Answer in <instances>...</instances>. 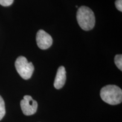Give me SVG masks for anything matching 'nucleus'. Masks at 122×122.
<instances>
[{"label": "nucleus", "mask_w": 122, "mask_h": 122, "mask_svg": "<svg viewBox=\"0 0 122 122\" xmlns=\"http://www.w3.org/2000/svg\"><path fill=\"white\" fill-rule=\"evenodd\" d=\"M76 19L79 26L84 30H92L95 25L96 18L93 11L85 6H82L78 9Z\"/></svg>", "instance_id": "obj_1"}, {"label": "nucleus", "mask_w": 122, "mask_h": 122, "mask_svg": "<svg viewBox=\"0 0 122 122\" xmlns=\"http://www.w3.org/2000/svg\"><path fill=\"white\" fill-rule=\"evenodd\" d=\"M100 96L103 101L109 105H118L122 102V91L115 85H107L102 88Z\"/></svg>", "instance_id": "obj_2"}, {"label": "nucleus", "mask_w": 122, "mask_h": 122, "mask_svg": "<svg viewBox=\"0 0 122 122\" xmlns=\"http://www.w3.org/2000/svg\"><path fill=\"white\" fill-rule=\"evenodd\" d=\"M15 66L19 75L24 80H28L32 75L35 67L32 62H28L23 56H19L15 62Z\"/></svg>", "instance_id": "obj_3"}, {"label": "nucleus", "mask_w": 122, "mask_h": 122, "mask_svg": "<svg viewBox=\"0 0 122 122\" xmlns=\"http://www.w3.org/2000/svg\"><path fill=\"white\" fill-rule=\"evenodd\" d=\"M20 107L22 110L25 115H33L37 111L38 103L36 101L33 100L30 96L25 95L20 101Z\"/></svg>", "instance_id": "obj_4"}, {"label": "nucleus", "mask_w": 122, "mask_h": 122, "mask_svg": "<svg viewBox=\"0 0 122 122\" xmlns=\"http://www.w3.org/2000/svg\"><path fill=\"white\" fill-rule=\"evenodd\" d=\"M36 42L40 49L46 50L52 45L53 39L45 30H40L36 34Z\"/></svg>", "instance_id": "obj_5"}, {"label": "nucleus", "mask_w": 122, "mask_h": 122, "mask_svg": "<svg viewBox=\"0 0 122 122\" xmlns=\"http://www.w3.org/2000/svg\"><path fill=\"white\" fill-rule=\"evenodd\" d=\"M66 80V71L65 67H59L58 69L56 78L54 82V86L57 89H61L65 85Z\"/></svg>", "instance_id": "obj_6"}, {"label": "nucleus", "mask_w": 122, "mask_h": 122, "mask_svg": "<svg viewBox=\"0 0 122 122\" xmlns=\"http://www.w3.org/2000/svg\"><path fill=\"white\" fill-rule=\"evenodd\" d=\"M6 114L5 105L4 100L2 97L0 96V120L2 119Z\"/></svg>", "instance_id": "obj_7"}, {"label": "nucleus", "mask_w": 122, "mask_h": 122, "mask_svg": "<svg viewBox=\"0 0 122 122\" xmlns=\"http://www.w3.org/2000/svg\"><path fill=\"white\" fill-rule=\"evenodd\" d=\"M114 62L120 71L122 70V54H117L114 58Z\"/></svg>", "instance_id": "obj_8"}, {"label": "nucleus", "mask_w": 122, "mask_h": 122, "mask_svg": "<svg viewBox=\"0 0 122 122\" xmlns=\"http://www.w3.org/2000/svg\"><path fill=\"white\" fill-rule=\"evenodd\" d=\"M14 2V0H0V5L3 6H9L11 5Z\"/></svg>", "instance_id": "obj_9"}, {"label": "nucleus", "mask_w": 122, "mask_h": 122, "mask_svg": "<svg viewBox=\"0 0 122 122\" xmlns=\"http://www.w3.org/2000/svg\"><path fill=\"white\" fill-rule=\"evenodd\" d=\"M115 5L119 11H122V0H117L115 2Z\"/></svg>", "instance_id": "obj_10"}]
</instances>
